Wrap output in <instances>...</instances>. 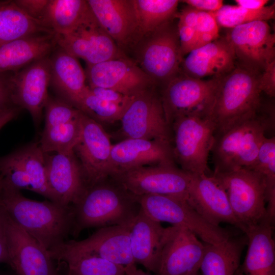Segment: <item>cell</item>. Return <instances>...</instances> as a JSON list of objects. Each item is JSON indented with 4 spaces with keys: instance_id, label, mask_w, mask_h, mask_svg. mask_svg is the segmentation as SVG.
I'll return each instance as SVG.
<instances>
[{
    "instance_id": "cell-1",
    "label": "cell",
    "mask_w": 275,
    "mask_h": 275,
    "mask_svg": "<svg viewBox=\"0 0 275 275\" xmlns=\"http://www.w3.org/2000/svg\"><path fill=\"white\" fill-rule=\"evenodd\" d=\"M274 107L264 101L256 112L214 135L211 153L214 173L253 169L265 133L274 128Z\"/></svg>"
},
{
    "instance_id": "cell-2",
    "label": "cell",
    "mask_w": 275,
    "mask_h": 275,
    "mask_svg": "<svg viewBox=\"0 0 275 275\" xmlns=\"http://www.w3.org/2000/svg\"><path fill=\"white\" fill-rule=\"evenodd\" d=\"M0 193V205L8 214L48 251L64 242L71 234L72 206L33 200L17 190L1 188Z\"/></svg>"
},
{
    "instance_id": "cell-3",
    "label": "cell",
    "mask_w": 275,
    "mask_h": 275,
    "mask_svg": "<svg viewBox=\"0 0 275 275\" xmlns=\"http://www.w3.org/2000/svg\"><path fill=\"white\" fill-rule=\"evenodd\" d=\"M106 179L89 187L72 206L74 236L86 229L129 225L139 214L141 206L136 196L114 179V183Z\"/></svg>"
},
{
    "instance_id": "cell-4",
    "label": "cell",
    "mask_w": 275,
    "mask_h": 275,
    "mask_svg": "<svg viewBox=\"0 0 275 275\" xmlns=\"http://www.w3.org/2000/svg\"><path fill=\"white\" fill-rule=\"evenodd\" d=\"M260 74L236 65L219 78L208 118L214 135L258 110L263 100L259 86Z\"/></svg>"
},
{
    "instance_id": "cell-5",
    "label": "cell",
    "mask_w": 275,
    "mask_h": 275,
    "mask_svg": "<svg viewBox=\"0 0 275 275\" xmlns=\"http://www.w3.org/2000/svg\"><path fill=\"white\" fill-rule=\"evenodd\" d=\"M211 175L226 193L243 233L247 228L269 219L266 182L261 173L252 169H241Z\"/></svg>"
},
{
    "instance_id": "cell-6",
    "label": "cell",
    "mask_w": 275,
    "mask_h": 275,
    "mask_svg": "<svg viewBox=\"0 0 275 275\" xmlns=\"http://www.w3.org/2000/svg\"><path fill=\"white\" fill-rule=\"evenodd\" d=\"M143 212L152 219L184 227L205 243L216 244L241 233L214 225L199 214L187 200L170 196L146 195L136 196Z\"/></svg>"
},
{
    "instance_id": "cell-7",
    "label": "cell",
    "mask_w": 275,
    "mask_h": 275,
    "mask_svg": "<svg viewBox=\"0 0 275 275\" xmlns=\"http://www.w3.org/2000/svg\"><path fill=\"white\" fill-rule=\"evenodd\" d=\"M173 19L143 37L134 47L133 61L162 88L180 72L183 60L177 23Z\"/></svg>"
},
{
    "instance_id": "cell-8",
    "label": "cell",
    "mask_w": 275,
    "mask_h": 275,
    "mask_svg": "<svg viewBox=\"0 0 275 275\" xmlns=\"http://www.w3.org/2000/svg\"><path fill=\"white\" fill-rule=\"evenodd\" d=\"M171 128L174 133V159L181 170L192 175H211L208 159L215 129L210 120L198 115L183 116L176 119Z\"/></svg>"
},
{
    "instance_id": "cell-9",
    "label": "cell",
    "mask_w": 275,
    "mask_h": 275,
    "mask_svg": "<svg viewBox=\"0 0 275 275\" xmlns=\"http://www.w3.org/2000/svg\"><path fill=\"white\" fill-rule=\"evenodd\" d=\"M219 77L203 80L189 76L180 70L162 88L160 95L169 126L176 119L183 116L208 118Z\"/></svg>"
},
{
    "instance_id": "cell-10",
    "label": "cell",
    "mask_w": 275,
    "mask_h": 275,
    "mask_svg": "<svg viewBox=\"0 0 275 275\" xmlns=\"http://www.w3.org/2000/svg\"><path fill=\"white\" fill-rule=\"evenodd\" d=\"M127 138L158 140L171 144L160 95L153 88L133 96L120 119Z\"/></svg>"
},
{
    "instance_id": "cell-11",
    "label": "cell",
    "mask_w": 275,
    "mask_h": 275,
    "mask_svg": "<svg viewBox=\"0 0 275 275\" xmlns=\"http://www.w3.org/2000/svg\"><path fill=\"white\" fill-rule=\"evenodd\" d=\"M136 196L159 195L187 200L190 174L176 166H146L119 172L112 177Z\"/></svg>"
},
{
    "instance_id": "cell-12",
    "label": "cell",
    "mask_w": 275,
    "mask_h": 275,
    "mask_svg": "<svg viewBox=\"0 0 275 275\" xmlns=\"http://www.w3.org/2000/svg\"><path fill=\"white\" fill-rule=\"evenodd\" d=\"M56 35L58 46L83 60L87 65L126 56L93 13L69 33Z\"/></svg>"
},
{
    "instance_id": "cell-13",
    "label": "cell",
    "mask_w": 275,
    "mask_h": 275,
    "mask_svg": "<svg viewBox=\"0 0 275 275\" xmlns=\"http://www.w3.org/2000/svg\"><path fill=\"white\" fill-rule=\"evenodd\" d=\"M236 65L261 74L275 60V35L265 21H255L231 29L225 36Z\"/></svg>"
},
{
    "instance_id": "cell-14",
    "label": "cell",
    "mask_w": 275,
    "mask_h": 275,
    "mask_svg": "<svg viewBox=\"0 0 275 275\" xmlns=\"http://www.w3.org/2000/svg\"><path fill=\"white\" fill-rule=\"evenodd\" d=\"M80 119V135L73 152L80 161V166L90 187L114 175L111 160L113 145L100 123L82 113Z\"/></svg>"
},
{
    "instance_id": "cell-15",
    "label": "cell",
    "mask_w": 275,
    "mask_h": 275,
    "mask_svg": "<svg viewBox=\"0 0 275 275\" xmlns=\"http://www.w3.org/2000/svg\"><path fill=\"white\" fill-rule=\"evenodd\" d=\"M4 221L10 266L15 273L17 275H58L53 259L48 251L21 228L5 209Z\"/></svg>"
},
{
    "instance_id": "cell-16",
    "label": "cell",
    "mask_w": 275,
    "mask_h": 275,
    "mask_svg": "<svg viewBox=\"0 0 275 275\" xmlns=\"http://www.w3.org/2000/svg\"><path fill=\"white\" fill-rule=\"evenodd\" d=\"M85 72L90 87L111 89L129 97L155 85L135 62L127 56L87 65Z\"/></svg>"
},
{
    "instance_id": "cell-17",
    "label": "cell",
    "mask_w": 275,
    "mask_h": 275,
    "mask_svg": "<svg viewBox=\"0 0 275 275\" xmlns=\"http://www.w3.org/2000/svg\"><path fill=\"white\" fill-rule=\"evenodd\" d=\"M49 56L31 63L10 78L12 102L26 109L36 124L41 120L43 109L48 97Z\"/></svg>"
},
{
    "instance_id": "cell-18",
    "label": "cell",
    "mask_w": 275,
    "mask_h": 275,
    "mask_svg": "<svg viewBox=\"0 0 275 275\" xmlns=\"http://www.w3.org/2000/svg\"><path fill=\"white\" fill-rule=\"evenodd\" d=\"M87 2L99 23L121 50L134 47L141 40L133 0Z\"/></svg>"
},
{
    "instance_id": "cell-19",
    "label": "cell",
    "mask_w": 275,
    "mask_h": 275,
    "mask_svg": "<svg viewBox=\"0 0 275 275\" xmlns=\"http://www.w3.org/2000/svg\"><path fill=\"white\" fill-rule=\"evenodd\" d=\"M205 243L188 229L172 226L157 275H190L199 271Z\"/></svg>"
},
{
    "instance_id": "cell-20",
    "label": "cell",
    "mask_w": 275,
    "mask_h": 275,
    "mask_svg": "<svg viewBox=\"0 0 275 275\" xmlns=\"http://www.w3.org/2000/svg\"><path fill=\"white\" fill-rule=\"evenodd\" d=\"M129 226L99 228L85 239L65 241L56 247L94 255L125 267L135 264L131 250Z\"/></svg>"
},
{
    "instance_id": "cell-21",
    "label": "cell",
    "mask_w": 275,
    "mask_h": 275,
    "mask_svg": "<svg viewBox=\"0 0 275 275\" xmlns=\"http://www.w3.org/2000/svg\"><path fill=\"white\" fill-rule=\"evenodd\" d=\"M187 201L211 224L220 226L227 223L242 232L226 193L211 175L190 174Z\"/></svg>"
},
{
    "instance_id": "cell-22",
    "label": "cell",
    "mask_w": 275,
    "mask_h": 275,
    "mask_svg": "<svg viewBox=\"0 0 275 275\" xmlns=\"http://www.w3.org/2000/svg\"><path fill=\"white\" fill-rule=\"evenodd\" d=\"M49 187L56 202L66 206L76 204L89 187L74 153H45Z\"/></svg>"
},
{
    "instance_id": "cell-23",
    "label": "cell",
    "mask_w": 275,
    "mask_h": 275,
    "mask_svg": "<svg viewBox=\"0 0 275 275\" xmlns=\"http://www.w3.org/2000/svg\"><path fill=\"white\" fill-rule=\"evenodd\" d=\"M111 160L114 175L146 166H175L171 144L143 139L127 138L113 145Z\"/></svg>"
},
{
    "instance_id": "cell-24",
    "label": "cell",
    "mask_w": 275,
    "mask_h": 275,
    "mask_svg": "<svg viewBox=\"0 0 275 275\" xmlns=\"http://www.w3.org/2000/svg\"><path fill=\"white\" fill-rule=\"evenodd\" d=\"M170 227H163L141 209L129 226V236L135 263L157 274Z\"/></svg>"
},
{
    "instance_id": "cell-25",
    "label": "cell",
    "mask_w": 275,
    "mask_h": 275,
    "mask_svg": "<svg viewBox=\"0 0 275 275\" xmlns=\"http://www.w3.org/2000/svg\"><path fill=\"white\" fill-rule=\"evenodd\" d=\"M236 66L233 49L226 38L219 37L211 42L195 49L183 59L181 70L196 78L221 77Z\"/></svg>"
},
{
    "instance_id": "cell-26",
    "label": "cell",
    "mask_w": 275,
    "mask_h": 275,
    "mask_svg": "<svg viewBox=\"0 0 275 275\" xmlns=\"http://www.w3.org/2000/svg\"><path fill=\"white\" fill-rule=\"evenodd\" d=\"M49 59L50 86L74 106L88 86L85 72L77 58L58 46Z\"/></svg>"
},
{
    "instance_id": "cell-27",
    "label": "cell",
    "mask_w": 275,
    "mask_h": 275,
    "mask_svg": "<svg viewBox=\"0 0 275 275\" xmlns=\"http://www.w3.org/2000/svg\"><path fill=\"white\" fill-rule=\"evenodd\" d=\"M56 34L42 32L22 37L0 46V74L22 69L49 56L57 47Z\"/></svg>"
},
{
    "instance_id": "cell-28",
    "label": "cell",
    "mask_w": 275,
    "mask_h": 275,
    "mask_svg": "<svg viewBox=\"0 0 275 275\" xmlns=\"http://www.w3.org/2000/svg\"><path fill=\"white\" fill-rule=\"evenodd\" d=\"M273 225L266 219L245 230L247 251L242 265L245 275H275Z\"/></svg>"
},
{
    "instance_id": "cell-29",
    "label": "cell",
    "mask_w": 275,
    "mask_h": 275,
    "mask_svg": "<svg viewBox=\"0 0 275 275\" xmlns=\"http://www.w3.org/2000/svg\"><path fill=\"white\" fill-rule=\"evenodd\" d=\"M247 243L246 235L240 233L216 244L205 243L199 268L202 274L235 275Z\"/></svg>"
},
{
    "instance_id": "cell-30",
    "label": "cell",
    "mask_w": 275,
    "mask_h": 275,
    "mask_svg": "<svg viewBox=\"0 0 275 275\" xmlns=\"http://www.w3.org/2000/svg\"><path fill=\"white\" fill-rule=\"evenodd\" d=\"M92 13L87 1L49 0L41 22L56 35H65Z\"/></svg>"
},
{
    "instance_id": "cell-31",
    "label": "cell",
    "mask_w": 275,
    "mask_h": 275,
    "mask_svg": "<svg viewBox=\"0 0 275 275\" xmlns=\"http://www.w3.org/2000/svg\"><path fill=\"white\" fill-rule=\"evenodd\" d=\"M48 32L51 31L40 21L28 16L14 1L0 2V46L22 37Z\"/></svg>"
},
{
    "instance_id": "cell-32",
    "label": "cell",
    "mask_w": 275,
    "mask_h": 275,
    "mask_svg": "<svg viewBox=\"0 0 275 275\" xmlns=\"http://www.w3.org/2000/svg\"><path fill=\"white\" fill-rule=\"evenodd\" d=\"M48 253L53 260L66 263L68 275H125L123 266L94 255L65 251L57 247Z\"/></svg>"
},
{
    "instance_id": "cell-33",
    "label": "cell",
    "mask_w": 275,
    "mask_h": 275,
    "mask_svg": "<svg viewBox=\"0 0 275 275\" xmlns=\"http://www.w3.org/2000/svg\"><path fill=\"white\" fill-rule=\"evenodd\" d=\"M141 39L176 17L179 1L133 0Z\"/></svg>"
},
{
    "instance_id": "cell-34",
    "label": "cell",
    "mask_w": 275,
    "mask_h": 275,
    "mask_svg": "<svg viewBox=\"0 0 275 275\" xmlns=\"http://www.w3.org/2000/svg\"><path fill=\"white\" fill-rule=\"evenodd\" d=\"M15 152L29 176L31 191L56 202L47 182L45 153L39 144L32 143Z\"/></svg>"
},
{
    "instance_id": "cell-35",
    "label": "cell",
    "mask_w": 275,
    "mask_h": 275,
    "mask_svg": "<svg viewBox=\"0 0 275 275\" xmlns=\"http://www.w3.org/2000/svg\"><path fill=\"white\" fill-rule=\"evenodd\" d=\"M81 113L78 118L68 123L44 129L39 143L43 152L60 154L73 152L81 133Z\"/></svg>"
},
{
    "instance_id": "cell-36",
    "label": "cell",
    "mask_w": 275,
    "mask_h": 275,
    "mask_svg": "<svg viewBox=\"0 0 275 275\" xmlns=\"http://www.w3.org/2000/svg\"><path fill=\"white\" fill-rule=\"evenodd\" d=\"M128 103L120 104L103 100L93 94L88 85L74 107L98 123L114 122L120 120Z\"/></svg>"
},
{
    "instance_id": "cell-37",
    "label": "cell",
    "mask_w": 275,
    "mask_h": 275,
    "mask_svg": "<svg viewBox=\"0 0 275 275\" xmlns=\"http://www.w3.org/2000/svg\"><path fill=\"white\" fill-rule=\"evenodd\" d=\"M213 13L218 26L232 29L253 21H267L273 19L275 4L265 6L258 10L248 9L237 5H223Z\"/></svg>"
},
{
    "instance_id": "cell-38",
    "label": "cell",
    "mask_w": 275,
    "mask_h": 275,
    "mask_svg": "<svg viewBox=\"0 0 275 275\" xmlns=\"http://www.w3.org/2000/svg\"><path fill=\"white\" fill-rule=\"evenodd\" d=\"M254 170L261 173L266 182V209L268 214L275 215V138L263 139L258 150Z\"/></svg>"
},
{
    "instance_id": "cell-39",
    "label": "cell",
    "mask_w": 275,
    "mask_h": 275,
    "mask_svg": "<svg viewBox=\"0 0 275 275\" xmlns=\"http://www.w3.org/2000/svg\"><path fill=\"white\" fill-rule=\"evenodd\" d=\"M0 172L1 188L31 190L29 176L16 152L0 159Z\"/></svg>"
},
{
    "instance_id": "cell-40",
    "label": "cell",
    "mask_w": 275,
    "mask_h": 275,
    "mask_svg": "<svg viewBox=\"0 0 275 275\" xmlns=\"http://www.w3.org/2000/svg\"><path fill=\"white\" fill-rule=\"evenodd\" d=\"M44 129L65 124L78 118L81 112L66 101L48 95L44 106Z\"/></svg>"
},
{
    "instance_id": "cell-41",
    "label": "cell",
    "mask_w": 275,
    "mask_h": 275,
    "mask_svg": "<svg viewBox=\"0 0 275 275\" xmlns=\"http://www.w3.org/2000/svg\"><path fill=\"white\" fill-rule=\"evenodd\" d=\"M196 30L198 35L209 34L218 38V25L213 12L198 11Z\"/></svg>"
},
{
    "instance_id": "cell-42",
    "label": "cell",
    "mask_w": 275,
    "mask_h": 275,
    "mask_svg": "<svg viewBox=\"0 0 275 275\" xmlns=\"http://www.w3.org/2000/svg\"><path fill=\"white\" fill-rule=\"evenodd\" d=\"M177 29L181 52L183 57L195 49L197 33L195 29L186 26L179 21L177 22Z\"/></svg>"
},
{
    "instance_id": "cell-43",
    "label": "cell",
    "mask_w": 275,
    "mask_h": 275,
    "mask_svg": "<svg viewBox=\"0 0 275 275\" xmlns=\"http://www.w3.org/2000/svg\"><path fill=\"white\" fill-rule=\"evenodd\" d=\"M49 0H15L16 5L28 16L40 21L43 17Z\"/></svg>"
},
{
    "instance_id": "cell-44",
    "label": "cell",
    "mask_w": 275,
    "mask_h": 275,
    "mask_svg": "<svg viewBox=\"0 0 275 275\" xmlns=\"http://www.w3.org/2000/svg\"><path fill=\"white\" fill-rule=\"evenodd\" d=\"M259 86L262 92L269 98L275 96V60L271 62L260 74Z\"/></svg>"
},
{
    "instance_id": "cell-45",
    "label": "cell",
    "mask_w": 275,
    "mask_h": 275,
    "mask_svg": "<svg viewBox=\"0 0 275 275\" xmlns=\"http://www.w3.org/2000/svg\"><path fill=\"white\" fill-rule=\"evenodd\" d=\"M89 88L92 93L97 97L103 100L117 104H128L133 97L124 95L118 92L108 88L90 87Z\"/></svg>"
},
{
    "instance_id": "cell-46",
    "label": "cell",
    "mask_w": 275,
    "mask_h": 275,
    "mask_svg": "<svg viewBox=\"0 0 275 275\" xmlns=\"http://www.w3.org/2000/svg\"><path fill=\"white\" fill-rule=\"evenodd\" d=\"M180 2L198 11L208 12H215L224 5L222 0H184Z\"/></svg>"
},
{
    "instance_id": "cell-47",
    "label": "cell",
    "mask_w": 275,
    "mask_h": 275,
    "mask_svg": "<svg viewBox=\"0 0 275 275\" xmlns=\"http://www.w3.org/2000/svg\"><path fill=\"white\" fill-rule=\"evenodd\" d=\"M0 263L10 266V261L8 248L4 221V209L0 205Z\"/></svg>"
},
{
    "instance_id": "cell-48",
    "label": "cell",
    "mask_w": 275,
    "mask_h": 275,
    "mask_svg": "<svg viewBox=\"0 0 275 275\" xmlns=\"http://www.w3.org/2000/svg\"><path fill=\"white\" fill-rule=\"evenodd\" d=\"M10 78L6 77L4 73L0 74V110L10 106L9 103L12 102Z\"/></svg>"
},
{
    "instance_id": "cell-49",
    "label": "cell",
    "mask_w": 275,
    "mask_h": 275,
    "mask_svg": "<svg viewBox=\"0 0 275 275\" xmlns=\"http://www.w3.org/2000/svg\"><path fill=\"white\" fill-rule=\"evenodd\" d=\"M198 12V10L188 6L177 15L178 21L190 28L196 29Z\"/></svg>"
},
{
    "instance_id": "cell-50",
    "label": "cell",
    "mask_w": 275,
    "mask_h": 275,
    "mask_svg": "<svg viewBox=\"0 0 275 275\" xmlns=\"http://www.w3.org/2000/svg\"><path fill=\"white\" fill-rule=\"evenodd\" d=\"M20 108L10 106L0 110V130L16 117Z\"/></svg>"
},
{
    "instance_id": "cell-51",
    "label": "cell",
    "mask_w": 275,
    "mask_h": 275,
    "mask_svg": "<svg viewBox=\"0 0 275 275\" xmlns=\"http://www.w3.org/2000/svg\"><path fill=\"white\" fill-rule=\"evenodd\" d=\"M237 5L250 10L260 9L266 6L267 0H236Z\"/></svg>"
},
{
    "instance_id": "cell-52",
    "label": "cell",
    "mask_w": 275,
    "mask_h": 275,
    "mask_svg": "<svg viewBox=\"0 0 275 275\" xmlns=\"http://www.w3.org/2000/svg\"><path fill=\"white\" fill-rule=\"evenodd\" d=\"M125 275H151L136 267L135 264L125 267Z\"/></svg>"
},
{
    "instance_id": "cell-53",
    "label": "cell",
    "mask_w": 275,
    "mask_h": 275,
    "mask_svg": "<svg viewBox=\"0 0 275 275\" xmlns=\"http://www.w3.org/2000/svg\"><path fill=\"white\" fill-rule=\"evenodd\" d=\"M0 275H10V274L9 273H7V272L4 271L0 270Z\"/></svg>"
},
{
    "instance_id": "cell-54",
    "label": "cell",
    "mask_w": 275,
    "mask_h": 275,
    "mask_svg": "<svg viewBox=\"0 0 275 275\" xmlns=\"http://www.w3.org/2000/svg\"><path fill=\"white\" fill-rule=\"evenodd\" d=\"M190 275H200V273H199V271H198V272H195V273H193Z\"/></svg>"
},
{
    "instance_id": "cell-55",
    "label": "cell",
    "mask_w": 275,
    "mask_h": 275,
    "mask_svg": "<svg viewBox=\"0 0 275 275\" xmlns=\"http://www.w3.org/2000/svg\"><path fill=\"white\" fill-rule=\"evenodd\" d=\"M1 184H2V177L0 176V189H1Z\"/></svg>"
}]
</instances>
